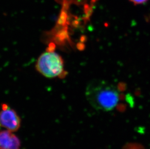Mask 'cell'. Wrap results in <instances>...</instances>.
Returning <instances> with one entry per match:
<instances>
[{
	"label": "cell",
	"mask_w": 150,
	"mask_h": 149,
	"mask_svg": "<svg viewBox=\"0 0 150 149\" xmlns=\"http://www.w3.org/2000/svg\"><path fill=\"white\" fill-rule=\"evenodd\" d=\"M86 97L93 108L98 110L110 111L114 110L120 101L119 86L103 80H93L86 90Z\"/></svg>",
	"instance_id": "6da1fadb"
},
{
	"label": "cell",
	"mask_w": 150,
	"mask_h": 149,
	"mask_svg": "<svg viewBox=\"0 0 150 149\" xmlns=\"http://www.w3.org/2000/svg\"><path fill=\"white\" fill-rule=\"evenodd\" d=\"M35 66L40 73L48 78L60 77L64 72L62 58L57 53L51 50L44 52L39 57Z\"/></svg>",
	"instance_id": "7a4b0ae2"
},
{
	"label": "cell",
	"mask_w": 150,
	"mask_h": 149,
	"mask_svg": "<svg viewBox=\"0 0 150 149\" xmlns=\"http://www.w3.org/2000/svg\"><path fill=\"white\" fill-rule=\"evenodd\" d=\"M21 125V119L16 111L6 104L1 105L0 111V127L12 132L18 131Z\"/></svg>",
	"instance_id": "3957f363"
},
{
	"label": "cell",
	"mask_w": 150,
	"mask_h": 149,
	"mask_svg": "<svg viewBox=\"0 0 150 149\" xmlns=\"http://www.w3.org/2000/svg\"><path fill=\"white\" fill-rule=\"evenodd\" d=\"M21 143L18 137L11 131H0V149H20Z\"/></svg>",
	"instance_id": "277c9868"
},
{
	"label": "cell",
	"mask_w": 150,
	"mask_h": 149,
	"mask_svg": "<svg viewBox=\"0 0 150 149\" xmlns=\"http://www.w3.org/2000/svg\"><path fill=\"white\" fill-rule=\"evenodd\" d=\"M134 4H142L146 3L148 0H129Z\"/></svg>",
	"instance_id": "5b68a950"
}]
</instances>
